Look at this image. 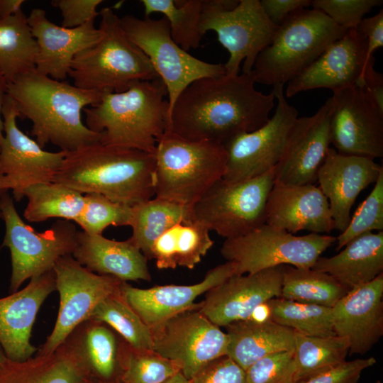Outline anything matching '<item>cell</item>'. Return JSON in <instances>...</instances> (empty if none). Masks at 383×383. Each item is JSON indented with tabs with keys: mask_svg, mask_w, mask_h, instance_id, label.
<instances>
[{
	"mask_svg": "<svg viewBox=\"0 0 383 383\" xmlns=\"http://www.w3.org/2000/svg\"><path fill=\"white\" fill-rule=\"evenodd\" d=\"M331 144L339 153L383 157V113L362 85L333 91Z\"/></svg>",
	"mask_w": 383,
	"mask_h": 383,
	"instance_id": "e0dca14e",
	"label": "cell"
},
{
	"mask_svg": "<svg viewBox=\"0 0 383 383\" xmlns=\"http://www.w3.org/2000/svg\"><path fill=\"white\" fill-rule=\"evenodd\" d=\"M274 168L243 181L221 179L192 206L193 219L226 240L245 235L265 223Z\"/></svg>",
	"mask_w": 383,
	"mask_h": 383,
	"instance_id": "8fae6325",
	"label": "cell"
},
{
	"mask_svg": "<svg viewBox=\"0 0 383 383\" xmlns=\"http://www.w3.org/2000/svg\"><path fill=\"white\" fill-rule=\"evenodd\" d=\"M199 309L177 314L150 329L152 350L192 377L211 361L227 355L229 337Z\"/></svg>",
	"mask_w": 383,
	"mask_h": 383,
	"instance_id": "9a60e30c",
	"label": "cell"
},
{
	"mask_svg": "<svg viewBox=\"0 0 383 383\" xmlns=\"http://www.w3.org/2000/svg\"><path fill=\"white\" fill-rule=\"evenodd\" d=\"M120 21L127 36L148 57L165 84L168 96V117L178 96L193 82L226 74L224 65L196 58L177 44L171 36L165 17L142 19L126 15Z\"/></svg>",
	"mask_w": 383,
	"mask_h": 383,
	"instance_id": "7c38bea8",
	"label": "cell"
},
{
	"mask_svg": "<svg viewBox=\"0 0 383 383\" xmlns=\"http://www.w3.org/2000/svg\"><path fill=\"white\" fill-rule=\"evenodd\" d=\"M99 15L102 37L73 59L69 76L74 85L101 93L121 92L137 82L159 78L148 57L127 36L112 9L103 8Z\"/></svg>",
	"mask_w": 383,
	"mask_h": 383,
	"instance_id": "5b68a950",
	"label": "cell"
},
{
	"mask_svg": "<svg viewBox=\"0 0 383 383\" xmlns=\"http://www.w3.org/2000/svg\"><path fill=\"white\" fill-rule=\"evenodd\" d=\"M332 96L312 116L299 117L287 150L274 168L275 182L291 185L314 184L330 148Z\"/></svg>",
	"mask_w": 383,
	"mask_h": 383,
	"instance_id": "d6986e66",
	"label": "cell"
},
{
	"mask_svg": "<svg viewBox=\"0 0 383 383\" xmlns=\"http://www.w3.org/2000/svg\"><path fill=\"white\" fill-rule=\"evenodd\" d=\"M331 311L334 332L348 340L349 353L366 354L383 335V273L348 291Z\"/></svg>",
	"mask_w": 383,
	"mask_h": 383,
	"instance_id": "603a6c76",
	"label": "cell"
},
{
	"mask_svg": "<svg viewBox=\"0 0 383 383\" xmlns=\"http://www.w3.org/2000/svg\"><path fill=\"white\" fill-rule=\"evenodd\" d=\"M373 231H383V171L370 194L351 216L346 228L336 237V251L359 235Z\"/></svg>",
	"mask_w": 383,
	"mask_h": 383,
	"instance_id": "7bdbcfd3",
	"label": "cell"
},
{
	"mask_svg": "<svg viewBox=\"0 0 383 383\" xmlns=\"http://www.w3.org/2000/svg\"><path fill=\"white\" fill-rule=\"evenodd\" d=\"M24 0H0V19L14 15L21 11Z\"/></svg>",
	"mask_w": 383,
	"mask_h": 383,
	"instance_id": "f5cc1de1",
	"label": "cell"
},
{
	"mask_svg": "<svg viewBox=\"0 0 383 383\" xmlns=\"http://www.w3.org/2000/svg\"><path fill=\"white\" fill-rule=\"evenodd\" d=\"M60 306L54 328L36 355L53 353L82 322L89 318L98 304L119 291L122 281L94 273L72 255L60 257L52 269Z\"/></svg>",
	"mask_w": 383,
	"mask_h": 383,
	"instance_id": "5bb4252c",
	"label": "cell"
},
{
	"mask_svg": "<svg viewBox=\"0 0 383 383\" xmlns=\"http://www.w3.org/2000/svg\"><path fill=\"white\" fill-rule=\"evenodd\" d=\"M0 150H1V145H0Z\"/></svg>",
	"mask_w": 383,
	"mask_h": 383,
	"instance_id": "91938a15",
	"label": "cell"
},
{
	"mask_svg": "<svg viewBox=\"0 0 383 383\" xmlns=\"http://www.w3.org/2000/svg\"><path fill=\"white\" fill-rule=\"evenodd\" d=\"M18 112L13 100L6 96L2 108L4 139L0 150V194L11 191L18 202L30 186L52 182L60 169L66 152L43 150L35 140L21 131Z\"/></svg>",
	"mask_w": 383,
	"mask_h": 383,
	"instance_id": "2e32d148",
	"label": "cell"
},
{
	"mask_svg": "<svg viewBox=\"0 0 383 383\" xmlns=\"http://www.w3.org/2000/svg\"><path fill=\"white\" fill-rule=\"evenodd\" d=\"M191 220L192 206L153 197L132 206L129 238L148 260L151 247L161 234L177 223Z\"/></svg>",
	"mask_w": 383,
	"mask_h": 383,
	"instance_id": "d6a6232c",
	"label": "cell"
},
{
	"mask_svg": "<svg viewBox=\"0 0 383 383\" xmlns=\"http://www.w3.org/2000/svg\"><path fill=\"white\" fill-rule=\"evenodd\" d=\"M54 291L55 277L51 270L0 298V344L7 359L22 362L36 353L38 348L30 343L33 326L41 305Z\"/></svg>",
	"mask_w": 383,
	"mask_h": 383,
	"instance_id": "d4e9b609",
	"label": "cell"
},
{
	"mask_svg": "<svg viewBox=\"0 0 383 383\" xmlns=\"http://www.w3.org/2000/svg\"><path fill=\"white\" fill-rule=\"evenodd\" d=\"M166 96L160 78L137 82L123 91L104 93L84 109L85 125L101 133L99 143L104 145L155 154L168 118Z\"/></svg>",
	"mask_w": 383,
	"mask_h": 383,
	"instance_id": "277c9868",
	"label": "cell"
},
{
	"mask_svg": "<svg viewBox=\"0 0 383 383\" xmlns=\"http://www.w3.org/2000/svg\"><path fill=\"white\" fill-rule=\"evenodd\" d=\"M102 0H53L52 6L62 14V26L68 28L79 27L99 15L97 6Z\"/></svg>",
	"mask_w": 383,
	"mask_h": 383,
	"instance_id": "7dc6e473",
	"label": "cell"
},
{
	"mask_svg": "<svg viewBox=\"0 0 383 383\" xmlns=\"http://www.w3.org/2000/svg\"><path fill=\"white\" fill-rule=\"evenodd\" d=\"M155 154L99 142L66 152L52 182L133 206L155 196Z\"/></svg>",
	"mask_w": 383,
	"mask_h": 383,
	"instance_id": "3957f363",
	"label": "cell"
},
{
	"mask_svg": "<svg viewBox=\"0 0 383 383\" xmlns=\"http://www.w3.org/2000/svg\"><path fill=\"white\" fill-rule=\"evenodd\" d=\"M234 275L233 263L226 261L209 270L204 279L194 284L139 289L123 282L120 290L128 305L152 329L177 314L199 309L201 302H194L198 296Z\"/></svg>",
	"mask_w": 383,
	"mask_h": 383,
	"instance_id": "44dd1931",
	"label": "cell"
},
{
	"mask_svg": "<svg viewBox=\"0 0 383 383\" xmlns=\"http://www.w3.org/2000/svg\"><path fill=\"white\" fill-rule=\"evenodd\" d=\"M250 74L204 77L190 84L177 99L165 132L191 141L223 145L255 131L270 119L275 96L255 88Z\"/></svg>",
	"mask_w": 383,
	"mask_h": 383,
	"instance_id": "6da1fadb",
	"label": "cell"
},
{
	"mask_svg": "<svg viewBox=\"0 0 383 383\" xmlns=\"http://www.w3.org/2000/svg\"><path fill=\"white\" fill-rule=\"evenodd\" d=\"M383 167L374 159L343 155L330 148L317 180L328 201L335 229L343 232L351 218V209L360 193L374 184Z\"/></svg>",
	"mask_w": 383,
	"mask_h": 383,
	"instance_id": "7402d4cb",
	"label": "cell"
},
{
	"mask_svg": "<svg viewBox=\"0 0 383 383\" xmlns=\"http://www.w3.org/2000/svg\"><path fill=\"white\" fill-rule=\"evenodd\" d=\"M382 0H313L312 9L328 16L338 26L355 28L372 8L382 4Z\"/></svg>",
	"mask_w": 383,
	"mask_h": 383,
	"instance_id": "f6af8a7d",
	"label": "cell"
},
{
	"mask_svg": "<svg viewBox=\"0 0 383 383\" xmlns=\"http://www.w3.org/2000/svg\"><path fill=\"white\" fill-rule=\"evenodd\" d=\"M155 158L154 196L193 206L223 178L227 152L220 143L191 141L165 132Z\"/></svg>",
	"mask_w": 383,
	"mask_h": 383,
	"instance_id": "8992f818",
	"label": "cell"
},
{
	"mask_svg": "<svg viewBox=\"0 0 383 383\" xmlns=\"http://www.w3.org/2000/svg\"><path fill=\"white\" fill-rule=\"evenodd\" d=\"M163 383H192L191 381L187 379L184 374L180 372L173 375Z\"/></svg>",
	"mask_w": 383,
	"mask_h": 383,
	"instance_id": "11a10c76",
	"label": "cell"
},
{
	"mask_svg": "<svg viewBox=\"0 0 383 383\" xmlns=\"http://www.w3.org/2000/svg\"><path fill=\"white\" fill-rule=\"evenodd\" d=\"M64 342L75 353L92 379L120 381L129 344L109 325L89 318L79 324Z\"/></svg>",
	"mask_w": 383,
	"mask_h": 383,
	"instance_id": "83f0119b",
	"label": "cell"
},
{
	"mask_svg": "<svg viewBox=\"0 0 383 383\" xmlns=\"http://www.w3.org/2000/svg\"><path fill=\"white\" fill-rule=\"evenodd\" d=\"M336 237L310 233L296 236L264 223L245 235L226 239L220 252L234 265L235 275L255 273L282 265L312 268Z\"/></svg>",
	"mask_w": 383,
	"mask_h": 383,
	"instance_id": "30bf717a",
	"label": "cell"
},
{
	"mask_svg": "<svg viewBox=\"0 0 383 383\" xmlns=\"http://www.w3.org/2000/svg\"><path fill=\"white\" fill-rule=\"evenodd\" d=\"M277 26L265 15L260 0H203L200 30L216 33L219 43L229 52L226 74L252 72L260 52L272 40Z\"/></svg>",
	"mask_w": 383,
	"mask_h": 383,
	"instance_id": "ba28073f",
	"label": "cell"
},
{
	"mask_svg": "<svg viewBox=\"0 0 383 383\" xmlns=\"http://www.w3.org/2000/svg\"><path fill=\"white\" fill-rule=\"evenodd\" d=\"M72 257L89 271L122 282L152 279L147 258L130 238L115 240L79 231Z\"/></svg>",
	"mask_w": 383,
	"mask_h": 383,
	"instance_id": "4316f807",
	"label": "cell"
},
{
	"mask_svg": "<svg viewBox=\"0 0 383 383\" xmlns=\"http://www.w3.org/2000/svg\"><path fill=\"white\" fill-rule=\"evenodd\" d=\"M180 372L179 366L152 350L128 345L122 365V383H163Z\"/></svg>",
	"mask_w": 383,
	"mask_h": 383,
	"instance_id": "60d3db41",
	"label": "cell"
},
{
	"mask_svg": "<svg viewBox=\"0 0 383 383\" xmlns=\"http://www.w3.org/2000/svg\"><path fill=\"white\" fill-rule=\"evenodd\" d=\"M282 265L234 275L205 294L199 311L219 327L250 318L257 308L280 296Z\"/></svg>",
	"mask_w": 383,
	"mask_h": 383,
	"instance_id": "ac0fdd59",
	"label": "cell"
},
{
	"mask_svg": "<svg viewBox=\"0 0 383 383\" xmlns=\"http://www.w3.org/2000/svg\"><path fill=\"white\" fill-rule=\"evenodd\" d=\"M229 337L227 355L245 370L270 354L294 350V331L270 319H245L226 326Z\"/></svg>",
	"mask_w": 383,
	"mask_h": 383,
	"instance_id": "f546056e",
	"label": "cell"
},
{
	"mask_svg": "<svg viewBox=\"0 0 383 383\" xmlns=\"http://www.w3.org/2000/svg\"><path fill=\"white\" fill-rule=\"evenodd\" d=\"M89 318L106 323L134 348L152 349L150 329L126 301L120 289L101 301Z\"/></svg>",
	"mask_w": 383,
	"mask_h": 383,
	"instance_id": "ab89813d",
	"label": "cell"
},
{
	"mask_svg": "<svg viewBox=\"0 0 383 383\" xmlns=\"http://www.w3.org/2000/svg\"><path fill=\"white\" fill-rule=\"evenodd\" d=\"M7 82L0 73V145L4 139V121L2 118V108L6 96Z\"/></svg>",
	"mask_w": 383,
	"mask_h": 383,
	"instance_id": "db71d44e",
	"label": "cell"
},
{
	"mask_svg": "<svg viewBox=\"0 0 383 383\" xmlns=\"http://www.w3.org/2000/svg\"><path fill=\"white\" fill-rule=\"evenodd\" d=\"M260 3L268 19L277 27L293 13L311 5V0H261Z\"/></svg>",
	"mask_w": 383,
	"mask_h": 383,
	"instance_id": "f907efd6",
	"label": "cell"
},
{
	"mask_svg": "<svg viewBox=\"0 0 383 383\" xmlns=\"http://www.w3.org/2000/svg\"><path fill=\"white\" fill-rule=\"evenodd\" d=\"M376 362L373 357L345 361L304 383H358L362 372L374 365Z\"/></svg>",
	"mask_w": 383,
	"mask_h": 383,
	"instance_id": "c3c4849f",
	"label": "cell"
},
{
	"mask_svg": "<svg viewBox=\"0 0 383 383\" xmlns=\"http://www.w3.org/2000/svg\"><path fill=\"white\" fill-rule=\"evenodd\" d=\"M145 17L160 13L168 21L172 39L183 50L196 49L203 35L200 20L203 0H141Z\"/></svg>",
	"mask_w": 383,
	"mask_h": 383,
	"instance_id": "f35d334b",
	"label": "cell"
},
{
	"mask_svg": "<svg viewBox=\"0 0 383 383\" xmlns=\"http://www.w3.org/2000/svg\"><path fill=\"white\" fill-rule=\"evenodd\" d=\"M209 231L195 220L177 223L155 240L149 260H155L160 270L177 267L192 270L213 245Z\"/></svg>",
	"mask_w": 383,
	"mask_h": 383,
	"instance_id": "1f68e13d",
	"label": "cell"
},
{
	"mask_svg": "<svg viewBox=\"0 0 383 383\" xmlns=\"http://www.w3.org/2000/svg\"><path fill=\"white\" fill-rule=\"evenodd\" d=\"M347 30L319 10L296 11L277 27L270 43L257 55L252 69L255 82L287 83Z\"/></svg>",
	"mask_w": 383,
	"mask_h": 383,
	"instance_id": "52a82bcc",
	"label": "cell"
},
{
	"mask_svg": "<svg viewBox=\"0 0 383 383\" xmlns=\"http://www.w3.org/2000/svg\"><path fill=\"white\" fill-rule=\"evenodd\" d=\"M38 48L23 11L0 19V73L7 84L34 70Z\"/></svg>",
	"mask_w": 383,
	"mask_h": 383,
	"instance_id": "836d02e7",
	"label": "cell"
},
{
	"mask_svg": "<svg viewBox=\"0 0 383 383\" xmlns=\"http://www.w3.org/2000/svg\"><path fill=\"white\" fill-rule=\"evenodd\" d=\"M267 318L295 332L306 335H336L333 326L331 308L273 298L265 303Z\"/></svg>",
	"mask_w": 383,
	"mask_h": 383,
	"instance_id": "74e56055",
	"label": "cell"
},
{
	"mask_svg": "<svg viewBox=\"0 0 383 383\" xmlns=\"http://www.w3.org/2000/svg\"><path fill=\"white\" fill-rule=\"evenodd\" d=\"M367 45L355 28L333 42L308 67L287 82L285 97L315 89L333 91L359 84L366 63Z\"/></svg>",
	"mask_w": 383,
	"mask_h": 383,
	"instance_id": "ffe728a7",
	"label": "cell"
},
{
	"mask_svg": "<svg viewBox=\"0 0 383 383\" xmlns=\"http://www.w3.org/2000/svg\"><path fill=\"white\" fill-rule=\"evenodd\" d=\"M277 101L272 117L258 129L242 133L223 144L227 162L223 179L243 181L274 169L282 160L299 118L297 110L286 100L284 84L273 85Z\"/></svg>",
	"mask_w": 383,
	"mask_h": 383,
	"instance_id": "4fadbf2b",
	"label": "cell"
},
{
	"mask_svg": "<svg viewBox=\"0 0 383 383\" xmlns=\"http://www.w3.org/2000/svg\"><path fill=\"white\" fill-rule=\"evenodd\" d=\"M349 348L348 340L337 335L317 337L295 332L296 383H304L342 365Z\"/></svg>",
	"mask_w": 383,
	"mask_h": 383,
	"instance_id": "e575fe53",
	"label": "cell"
},
{
	"mask_svg": "<svg viewBox=\"0 0 383 383\" xmlns=\"http://www.w3.org/2000/svg\"><path fill=\"white\" fill-rule=\"evenodd\" d=\"M132 216V206L115 202L96 193L84 194V207L74 220L82 231L101 235L109 226H128Z\"/></svg>",
	"mask_w": 383,
	"mask_h": 383,
	"instance_id": "b9f144b4",
	"label": "cell"
},
{
	"mask_svg": "<svg viewBox=\"0 0 383 383\" xmlns=\"http://www.w3.org/2000/svg\"><path fill=\"white\" fill-rule=\"evenodd\" d=\"M366 42V63L374 57V52L383 46V10L368 18H364L355 28Z\"/></svg>",
	"mask_w": 383,
	"mask_h": 383,
	"instance_id": "681fc988",
	"label": "cell"
},
{
	"mask_svg": "<svg viewBox=\"0 0 383 383\" xmlns=\"http://www.w3.org/2000/svg\"><path fill=\"white\" fill-rule=\"evenodd\" d=\"M6 360V356L0 344V365Z\"/></svg>",
	"mask_w": 383,
	"mask_h": 383,
	"instance_id": "9f6ffc18",
	"label": "cell"
},
{
	"mask_svg": "<svg viewBox=\"0 0 383 383\" xmlns=\"http://www.w3.org/2000/svg\"><path fill=\"white\" fill-rule=\"evenodd\" d=\"M24 197L28 204L23 217L30 223L52 218L74 221L84 207V194L55 182L29 187Z\"/></svg>",
	"mask_w": 383,
	"mask_h": 383,
	"instance_id": "8d00e7d4",
	"label": "cell"
},
{
	"mask_svg": "<svg viewBox=\"0 0 383 383\" xmlns=\"http://www.w3.org/2000/svg\"><path fill=\"white\" fill-rule=\"evenodd\" d=\"M247 383H296L294 351L268 355L245 370Z\"/></svg>",
	"mask_w": 383,
	"mask_h": 383,
	"instance_id": "ee69618b",
	"label": "cell"
},
{
	"mask_svg": "<svg viewBox=\"0 0 383 383\" xmlns=\"http://www.w3.org/2000/svg\"><path fill=\"white\" fill-rule=\"evenodd\" d=\"M94 21L68 28L51 22L45 10L33 9L27 21L38 48L35 70L64 81L69 76L74 57L101 38L103 33L95 27Z\"/></svg>",
	"mask_w": 383,
	"mask_h": 383,
	"instance_id": "cb8c5ba5",
	"label": "cell"
},
{
	"mask_svg": "<svg viewBox=\"0 0 383 383\" xmlns=\"http://www.w3.org/2000/svg\"><path fill=\"white\" fill-rule=\"evenodd\" d=\"M311 269L328 274L348 291L372 281L383 273V231L359 235L337 255L320 257Z\"/></svg>",
	"mask_w": 383,
	"mask_h": 383,
	"instance_id": "f1b7e54d",
	"label": "cell"
},
{
	"mask_svg": "<svg viewBox=\"0 0 383 383\" xmlns=\"http://www.w3.org/2000/svg\"><path fill=\"white\" fill-rule=\"evenodd\" d=\"M103 94L54 79L35 70L21 74L7 84L18 117L32 122L30 135L41 147L51 143L65 152L100 142L101 133L89 130L82 112L96 104Z\"/></svg>",
	"mask_w": 383,
	"mask_h": 383,
	"instance_id": "7a4b0ae2",
	"label": "cell"
},
{
	"mask_svg": "<svg viewBox=\"0 0 383 383\" xmlns=\"http://www.w3.org/2000/svg\"><path fill=\"white\" fill-rule=\"evenodd\" d=\"M0 212L6 225L2 246L9 249L11 258L10 293L26 279L52 270L60 257L72 255L79 231L70 221L58 219L38 233L20 217L8 192L0 196Z\"/></svg>",
	"mask_w": 383,
	"mask_h": 383,
	"instance_id": "9c48e42d",
	"label": "cell"
},
{
	"mask_svg": "<svg viewBox=\"0 0 383 383\" xmlns=\"http://www.w3.org/2000/svg\"><path fill=\"white\" fill-rule=\"evenodd\" d=\"M91 379L65 342L49 355H35L22 362L6 358L0 365V383H87Z\"/></svg>",
	"mask_w": 383,
	"mask_h": 383,
	"instance_id": "4dcf8cb0",
	"label": "cell"
},
{
	"mask_svg": "<svg viewBox=\"0 0 383 383\" xmlns=\"http://www.w3.org/2000/svg\"><path fill=\"white\" fill-rule=\"evenodd\" d=\"M1 195V194H0V196ZM0 218H1V213L0 212Z\"/></svg>",
	"mask_w": 383,
	"mask_h": 383,
	"instance_id": "680465c9",
	"label": "cell"
},
{
	"mask_svg": "<svg viewBox=\"0 0 383 383\" xmlns=\"http://www.w3.org/2000/svg\"><path fill=\"white\" fill-rule=\"evenodd\" d=\"M265 223L292 234L304 230L328 233L335 229L328 201L314 184L274 182L266 204Z\"/></svg>",
	"mask_w": 383,
	"mask_h": 383,
	"instance_id": "484cf974",
	"label": "cell"
},
{
	"mask_svg": "<svg viewBox=\"0 0 383 383\" xmlns=\"http://www.w3.org/2000/svg\"><path fill=\"white\" fill-rule=\"evenodd\" d=\"M348 292L327 273L282 265L280 298L332 308Z\"/></svg>",
	"mask_w": 383,
	"mask_h": 383,
	"instance_id": "d590c367",
	"label": "cell"
},
{
	"mask_svg": "<svg viewBox=\"0 0 383 383\" xmlns=\"http://www.w3.org/2000/svg\"><path fill=\"white\" fill-rule=\"evenodd\" d=\"M190 381L192 383H247L245 370L228 355L209 362Z\"/></svg>",
	"mask_w": 383,
	"mask_h": 383,
	"instance_id": "bcb514c9",
	"label": "cell"
},
{
	"mask_svg": "<svg viewBox=\"0 0 383 383\" xmlns=\"http://www.w3.org/2000/svg\"><path fill=\"white\" fill-rule=\"evenodd\" d=\"M87 383H122V382L121 381L113 382H101L99 380L91 379Z\"/></svg>",
	"mask_w": 383,
	"mask_h": 383,
	"instance_id": "6f0895ef",
	"label": "cell"
},
{
	"mask_svg": "<svg viewBox=\"0 0 383 383\" xmlns=\"http://www.w3.org/2000/svg\"><path fill=\"white\" fill-rule=\"evenodd\" d=\"M375 59L372 57L367 63L363 72L361 82L379 110L383 113V75L374 67Z\"/></svg>",
	"mask_w": 383,
	"mask_h": 383,
	"instance_id": "816d5d0a",
	"label": "cell"
}]
</instances>
